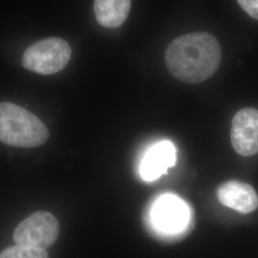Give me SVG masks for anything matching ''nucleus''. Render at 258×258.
Wrapping results in <instances>:
<instances>
[{
    "mask_svg": "<svg viewBox=\"0 0 258 258\" xmlns=\"http://www.w3.org/2000/svg\"><path fill=\"white\" fill-rule=\"evenodd\" d=\"M165 61L169 73L186 83L210 79L221 62V46L216 37L197 32L175 38L166 48Z\"/></svg>",
    "mask_w": 258,
    "mask_h": 258,
    "instance_id": "f257e3e1",
    "label": "nucleus"
},
{
    "mask_svg": "<svg viewBox=\"0 0 258 258\" xmlns=\"http://www.w3.org/2000/svg\"><path fill=\"white\" fill-rule=\"evenodd\" d=\"M49 138L46 125L36 115L12 102H0V142L14 148H34Z\"/></svg>",
    "mask_w": 258,
    "mask_h": 258,
    "instance_id": "f03ea898",
    "label": "nucleus"
},
{
    "mask_svg": "<svg viewBox=\"0 0 258 258\" xmlns=\"http://www.w3.org/2000/svg\"><path fill=\"white\" fill-rule=\"evenodd\" d=\"M71 55V47L64 39L49 37L28 47L22 56V65L37 74H55L64 69Z\"/></svg>",
    "mask_w": 258,
    "mask_h": 258,
    "instance_id": "7ed1b4c3",
    "label": "nucleus"
},
{
    "mask_svg": "<svg viewBox=\"0 0 258 258\" xmlns=\"http://www.w3.org/2000/svg\"><path fill=\"white\" fill-rule=\"evenodd\" d=\"M59 222L52 213L37 212L21 222L14 231L17 245L36 249L51 248L59 235Z\"/></svg>",
    "mask_w": 258,
    "mask_h": 258,
    "instance_id": "20e7f679",
    "label": "nucleus"
},
{
    "mask_svg": "<svg viewBox=\"0 0 258 258\" xmlns=\"http://www.w3.org/2000/svg\"><path fill=\"white\" fill-rule=\"evenodd\" d=\"M151 218L157 230L168 234L181 233L189 226L190 211L182 199L166 194L154 204Z\"/></svg>",
    "mask_w": 258,
    "mask_h": 258,
    "instance_id": "39448f33",
    "label": "nucleus"
},
{
    "mask_svg": "<svg viewBox=\"0 0 258 258\" xmlns=\"http://www.w3.org/2000/svg\"><path fill=\"white\" fill-rule=\"evenodd\" d=\"M231 145L242 156L258 153V110L247 107L233 117L231 130Z\"/></svg>",
    "mask_w": 258,
    "mask_h": 258,
    "instance_id": "423d86ee",
    "label": "nucleus"
},
{
    "mask_svg": "<svg viewBox=\"0 0 258 258\" xmlns=\"http://www.w3.org/2000/svg\"><path fill=\"white\" fill-rule=\"evenodd\" d=\"M176 163V148L169 141H161L148 148L140 166L141 177L148 182L166 173Z\"/></svg>",
    "mask_w": 258,
    "mask_h": 258,
    "instance_id": "0eeeda50",
    "label": "nucleus"
},
{
    "mask_svg": "<svg viewBox=\"0 0 258 258\" xmlns=\"http://www.w3.org/2000/svg\"><path fill=\"white\" fill-rule=\"evenodd\" d=\"M219 202L240 213H249L258 208V195L250 184L236 180L228 181L217 189Z\"/></svg>",
    "mask_w": 258,
    "mask_h": 258,
    "instance_id": "6e6552de",
    "label": "nucleus"
},
{
    "mask_svg": "<svg viewBox=\"0 0 258 258\" xmlns=\"http://www.w3.org/2000/svg\"><path fill=\"white\" fill-rule=\"evenodd\" d=\"M131 0H95L94 11L97 21L106 28L120 26L127 19Z\"/></svg>",
    "mask_w": 258,
    "mask_h": 258,
    "instance_id": "1a4fd4ad",
    "label": "nucleus"
},
{
    "mask_svg": "<svg viewBox=\"0 0 258 258\" xmlns=\"http://www.w3.org/2000/svg\"><path fill=\"white\" fill-rule=\"evenodd\" d=\"M0 258H49V254L46 249L15 245L2 250Z\"/></svg>",
    "mask_w": 258,
    "mask_h": 258,
    "instance_id": "9d476101",
    "label": "nucleus"
},
{
    "mask_svg": "<svg viewBox=\"0 0 258 258\" xmlns=\"http://www.w3.org/2000/svg\"><path fill=\"white\" fill-rule=\"evenodd\" d=\"M241 8L249 17L258 20V0H237Z\"/></svg>",
    "mask_w": 258,
    "mask_h": 258,
    "instance_id": "9b49d317",
    "label": "nucleus"
}]
</instances>
